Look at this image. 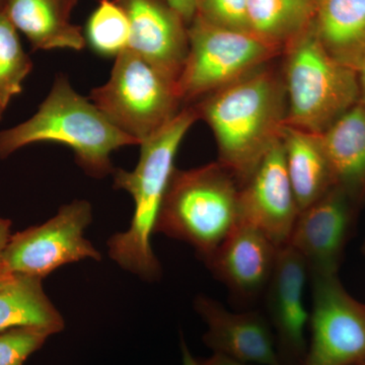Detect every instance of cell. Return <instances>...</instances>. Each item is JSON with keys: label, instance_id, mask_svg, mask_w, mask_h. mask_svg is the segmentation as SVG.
Instances as JSON below:
<instances>
[{"label": "cell", "instance_id": "cell-1", "mask_svg": "<svg viewBox=\"0 0 365 365\" xmlns=\"http://www.w3.org/2000/svg\"><path fill=\"white\" fill-rule=\"evenodd\" d=\"M272 62L194 106L215 134L218 163L242 187L281 137L287 101L282 72Z\"/></svg>", "mask_w": 365, "mask_h": 365}, {"label": "cell", "instance_id": "cell-2", "mask_svg": "<svg viewBox=\"0 0 365 365\" xmlns=\"http://www.w3.org/2000/svg\"><path fill=\"white\" fill-rule=\"evenodd\" d=\"M200 119L194 106L182 108L176 116L140 143L135 169L113 172L115 188L128 192L134 213L128 230L108 241L110 257L120 267L144 280L162 276V266L151 247L158 215L175 168V158L189 129Z\"/></svg>", "mask_w": 365, "mask_h": 365}, {"label": "cell", "instance_id": "cell-3", "mask_svg": "<svg viewBox=\"0 0 365 365\" xmlns=\"http://www.w3.org/2000/svg\"><path fill=\"white\" fill-rule=\"evenodd\" d=\"M44 141L71 148L78 165L95 178L113 174L115 170L110 158L113 151L140 145L137 139L111 123L91 101L78 95L64 76L57 78L32 118L0 131V158Z\"/></svg>", "mask_w": 365, "mask_h": 365}, {"label": "cell", "instance_id": "cell-4", "mask_svg": "<svg viewBox=\"0 0 365 365\" xmlns=\"http://www.w3.org/2000/svg\"><path fill=\"white\" fill-rule=\"evenodd\" d=\"M240 189L218 162L175 169L155 234L187 242L205 263L240 223Z\"/></svg>", "mask_w": 365, "mask_h": 365}, {"label": "cell", "instance_id": "cell-5", "mask_svg": "<svg viewBox=\"0 0 365 365\" xmlns=\"http://www.w3.org/2000/svg\"><path fill=\"white\" fill-rule=\"evenodd\" d=\"M285 125L323 134L360 101L359 74L334 59L314 24L283 50Z\"/></svg>", "mask_w": 365, "mask_h": 365}, {"label": "cell", "instance_id": "cell-6", "mask_svg": "<svg viewBox=\"0 0 365 365\" xmlns=\"http://www.w3.org/2000/svg\"><path fill=\"white\" fill-rule=\"evenodd\" d=\"M90 101L139 143L176 116L182 103L176 83L130 49L117 55L109 81L91 91Z\"/></svg>", "mask_w": 365, "mask_h": 365}, {"label": "cell", "instance_id": "cell-7", "mask_svg": "<svg viewBox=\"0 0 365 365\" xmlns=\"http://www.w3.org/2000/svg\"><path fill=\"white\" fill-rule=\"evenodd\" d=\"M177 91L182 103L199 100L235 83L282 55L250 32L211 25L196 16Z\"/></svg>", "mask_w": 365, "mask_h": 365}, {"label": "cell", "instance_id": "cell-8", "mask_svg": "<svg viewBox=\"0 0 365 365\" xmlns=\"http://www.w3.org/2000/svg\"><path fill=\"white\" fill-rule=\"evenodd\" d=\"M91 220L88 201L66 204L48 222L11 235L2 255V264L14 275L43 279L66 264L85 259L100 261L98 250L85 237Z\"/></svg>", "mask_w": 365, "mask_h": 365}, {"label": "cell", "instance_id": "cell-9", "mask_svg": "<svg viewBox=\"0 0 365 365\" xmlns=\"http://www.w3.org/2000/svg\"><path fill=\"white\" fill-rule=\"evenodd\" d=\"M311 279V341L304 365L361 364L365 361V304L345 289L339 274Z\"/></svg>", "mask_w": 365, "mask_h": 365}, {"label": "cell", "instance_id": "cell-10", "mask_svg": "<svg viewBox=\"0 0 365 365\" xmlns=\"http://www.w3.org/2000/svg\"><path fill=\"white\" fill-rule=\"evenodd\" d=\"M361 206L335 185L319 200L300 211L287 245L306 261L309 278L339 274Z\"/></svg>", "mask_w": 365, "mask_h": 365}, {"label": "cell", "instance_id": "cell-11", "mask_svg": "<svg viewBox=\"0 0 365 365\" xmlns=\"http://www.w3.org/2000/svg\"><path fill=\"white\" fill-rule=\"evenodd\" d=\"M309 279L306 261L292 247L278 250L275 267L266 288V317L275 339L281 365H304L309 342L306 331L311 313L304 304Z\"/></svg>", "mask_w": 365, "mask_h": 365}, {"label": "cell", "instance_id": "cell-12", "mask_svg": "<svg viewBox=\"0 0 365 365\" xmlns=\"http://www.w3.org/2000/svg\"><path fill=\"white\" fill-rule=\"evenodd\" d=\"M299 212L280 137L240 189V222L256 227L282 248L289 242Z\"/></svg>", "mask_w": 365, "mask_h": 365}, {"label": "cell", "instance_id": "cell-13", "mask_svg": "<svg viewBox=\"0 0 365 365\" xmlns=\"http://www.w3.org/2000/svg\"><path fill=\"white\" fill-rule=\"evenodd\" d=\"M118 4L130 25L127 49L177 86L189 50L188 31L181 16L158 0H118Z\"/></svg>", "mask_w": 365, "mask_h": 365}, {"label": "cell", "instance_id": "cell-14", "mask_svg": "<svg viewBox=\"0 0 365 365\" xmlns=\"http://www.w3.org/2000/svg\"><path fill=\"white\" fill-rule=\"evenodd\" d=\"M278 250L260 230L240 222L205 264L235 299L251 304L265 292Z\"/></svg>", "mask_w": 365, "mask_h": 365}, {"label": "cell", "instance_id": "cell-15", "mask_svg": "<svg viewBox=\"0 0 365 365\" xmlns=\"http://www.w3.org/2000/svg\"><path fill=\"white\" fill-rule=\"evenodd\" d=\"M195 309L207 325L203 342L216 354L258 365H281L265 314L232 313L217 300L200 295Z\"/></svg>", "mask_w": 365, "mask_h": 365}, {"label": "cell", "instance_id": "cell-16", "mask_svg": "<svg viewBox=\"0 0 365 365\" xmlns=\"http://www.w3.org/2000/svg\"><path fill=\"white\" fill-rule=\"evenodd\" d=\"M285 165L300 211L335 186L321 134L284 125L281 131Z\"/></svg>", "mask_w": 365, "mask_h": 365}, {"label": "cell", "instance_id": "cell-17", "mask_svg": "<svg viewBox=\"0 0 365 365\" xmlns=\"http://www.w3.org/2000/svg\"><path fill=\"white\" fill-rule=\"evenodd\" d=\"M335 184L365 202V106L359 102L321 134Z\"/></svg>", "mask_w": 365, "mask_h": 365}, {"label": "cell", "instance_id": "cell-18", "mask_svg": "<svg viewBox=\"0 0 365 365\" xmlns=\"http://www.w3.org/2000/svg\"><path fill=\"white\" fill-rule=\"evenodd\" d=\"M314 26L326 51L357 71L365 51V0H316Z\"/></svg>", "mask_w": 365, "mask_h": 365}, {"label": "cell", "instance_id": "cell-19", "mask_svg": "<svg viewBox=\"0 0 365 365\" xmlns=\"http://www.w3.org/2000/svg\"><path fill=\"white\" fill-rule=\"evenodd\" d=\"M1 7L35 50L81 51L85 48L81 29L69 23L59 0H6Z\"/></svg>", "mask_w": 365, "mask_h": 365}, {"label": "cell", "instance_id": "cell-20", "mask_svg": "<svg viewBox=\"0 0 365 365\" xmlns=\"http://www.w3.org/2000/svg\"><path fill=\"white\" fill-rule=\"evenodd\" d=\"M66 326L61 314L44 292L42 279L16 275L0 287V332L34 328L53 335Z\"/></svg>", "mask_w": 365, "mask_h": 365}, {"label": "cell", "instance_id": "cell-21", "mask_svg": "<svg viewBox=\"0 0 365 365\" xmlns=\"http://www.w3.org/2000/svg\"><path fill=\"white\" fill-rule=\"evenodd\" d=\"M316 0H250V32L283 52L314 24Z\"/></svg>", "mask_w": 365, "mask_h": 365}, {"label": "cell", "instance_id": "cell-22", "mask_svg": "<svg viewBox=\"0 0 365 365\" xmlns=\"http://www.w3.org/2000/svg\"><path fill=\"white\" fill-rule=\"evenodd\" d=\"M33 62L24 51L18 31L0 6V107L6 111L11 98L23 91Z\"/></svg>", "mask_w": 365, "mask_h": 365}, {"label": "cell", "instance_id": "cell-23", "mask_svg": "<svg viewBox=\"0 0 365 365\" xmlns=\"http://www.w3.org/2000/svg\"><path fill=\"white\" fill-rule=\"evenodd\" d=\"M88 37L93 49L101 54L117 56L126 50L130 25L123 7L111 0H101L88 20Z\"/></svg>", "mask_w": 365, "mask_h": 365}, {"label": "cell", "instance_id": "cell-24", "mask_svg": "<svg viewBox=\"0 0 365 365\" xmlns=\"http://www.w3.org/2000/svg\"><path fill=\"white\" fill-rule=\"evenodd\" d=\"M39 329L19 328L0 332V365H24L49 337Z\"/></svg>", "mask_w": 365, "mask_h": 365}, {"label": "cell", "instance_id": "cell-25", "mask_svg": "<svg viewBox=\"0 0 365 365\" xmlns=\"http://www.w3.org/2000/svg\"><path fill=\"white\" fill-rule=\"evenodd\" d=\"M249 1L250 0H198L196 16L211 25L230 30L250 32Z\"/></svg>", "mask_w": 365, "mask_h": 365}, {"label": "cell", "instance_id": "cell-26", "mask_svg": "<svg viewBox=\"0 0 365 365\" xmlns=\"http://www.w3.org/2000/svg\"><path fill=\"white\" fill-rule=\"evenodd\" d=\"M173 9L182 19L184 21H193L197 16L198 0H165Z\"/></svg>", "mask_w": 365, "mask_h": 365}, {"label": "cell", "instance_id": "cell-27", "mask_svg": "<svg viewBox=\"0 0 365 365\" xmlns=\"http://www.w3.org/2000/svg\"><path fill=\"white\" fill-rule=\"evenodd\" d=\"M201 365H258L249 364V362L240 361V360L232 359L230 357L225 356L222 354L213 353L212 356L200 361Z\"/></svg>", "mask_w": 365, "mask_h": 365}, {"label": "cell", "instance_id": "cell-28", "mask_svg": "<svg viewBox=\"0 0 365 365\" xmlns=\"http://www.w3.org/2000/svg\"><path fill=\"white\" fill-rule=\"evenodd\" d=\"M11 220L0 218V265L2 264V255H4V250L11 237Z\"/></svg>", "mask_w": 365, "mask_h": 365}, {"label": "cell", "instance_id": "cell-29", "mask_svg": "<svg viewBox=\"0 0 365 365\" xmlns=\"http://www.w3.org/2000/svg\"><path fill=\"white\" fill-rule=\"evenodd\" d=\"M357 74H359L360 88L359 102L365 106V51L364 56H362L361 61H360L359 69H357Z\"/></svg>", "mask_w": 365, "mask_h": 365}, {"label": "cell", "instance_id": "cell-30", "mask_svg": "<svg viewBox=\"0 0 365 365\" xmlns=\"http://www.w3.org/2000/svg\"><path fill=\"white\" fill-rule=\"evenodd\" d=\"M182 354V365H201L200 361L194 359L193 355L190 352L188 346L182 338L181 341Z\"/></svg>", "mask_w": 365, "mask_h": 365}, {"label": "cell", "instance_id": "cell-31", "mask_svg": "<svg viewBox=\"0 0 365 365\" xmlns=\"http://www.w3.org/2000/svg\"><path fill=\"white\" fill-rule=\"evenodd\" d=\"M14 274L9 272V270L6 267H4V264L0 265V287L6 284V283L11 281L14 277Z\"/></svg>", "mask_w": 365, "mask_h": 365}, {"label": "cell", "instance_id": "cell-32", "mask_svg": "<svg viewBox=\"0 0 365 365\" xmlns=\"http://www.w3.org/2000/svg\"><path fill=\"white\" fill-rule=\"evenodd\" d=\"M76 1H78V0H59L62 9H63L64 13H66L67 16H69V13H71L72 7L74 6Z\"/></svg>", "mask_w": 365, "mask_h": 365}, {"label": "cell", "instance_id": "cell-33", "mask_svg": "<svg viewBox=\"0 0 365 365\" xmlns=\"http://www.w3.org/2000/svg\"><path fill=\"white\" fill-rule=\"evenodd\" d=\"M4 111L1 109V107H0V120H1L2 114H4Z\"/></svg>", "mask_w": 365, "mask_h": 365}, {"label": "cell", "instance_id": "cell-34", "mask_svg": "<svg viewBox=\"0 0 365 365\" xmlns=\"http://www.w3.org/2000/svg\"><path fill=\"white\" fill-rule=\"evenodd\" d=\"M362 252H364V254L365 255V241H364V246H362Z\"/></svg>", "mask_w": 365, "mask_h": 365}, {"label": "cell", "instance_id": "cell-35", "mask_svg": "<svg viewBox=\"0 0 365 365\" xmlns=\"http://www.w3.org/2000/svg\"><path fill=\"white\" fill-rule=\"evenodd\" d=\"M359 365H365V361L364 362H362L361 364H359Z\"/></svg>", "mask_w": 365, "mask_h": 365}]
</instances>
